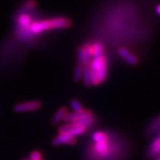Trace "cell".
<instances>
[{
    "label": "cell",
    "mask_w": 160,
    "mask_h": 160,
    "mask_svg": "<svg viewBox=\"0 0 160 160\" xmlns=\"http://www.w3.org/2000/svg\"><path fill=\"white\" fill-rule=\"evenodd\" d=\"M146 158L147 160H154L160 158V131L150 142L148 148L146 150Z\"/></svg>",
    "instance_id": "6da1fadb"
},
{
    "label": "cell",
    "mask_w": 160,
    "mask_h": 160,
    "mask_svg": "<svg viewBox=\"0 0 160 160\" xmlns=\"http://www.w3.org/2000/svg\"><path fill=\"white\" fill-rule=\"evenodd\" d=\"M82 73H83V64L77 63L74 70V75H73V80L76 82H78L82 78Z\"/></svg>",
    "instance_id": "9a60e30c"
},
{
    "label": "cell",
    "mask_w": 160,
    "mask_h": 160,
    "mask_svg": "<svg viewBox=\"0 0 160 160\" xmlns=\"http://www.w3.org/2000/svg\"><path fill=\"white\" fill-rule=\"evenodd\" d=\"M118 53L121 58L124 59L126 62H128L129 64L131 65H137L138 63V59L136 55L132 54V52H130L128 49L124 48V47H121L119 49Z\"/></svg>",
    "instance_id": "9c48e42d"
},
{
    "label": "cell",
    "mask_w": 160,
    "mask_h": 160,
    "mask_svg": "<svg viewBox=\"0 0 160 160\" xmlns=\"http://www.w3.org/2000/svg\"><path fill=\"white\" fill-rule=\"evenodd\" d=\"M104 47L103 45L101 43H95L92 45V54H93V58H97L103 55Z\"/></svg>",
    "instance_id": "5bb4252c"
},
{
    "label": "cell",
    "mask_w": 160,
    "mask_h": 160,
    "mask_svg": "<svg viewBox=\"0 0 160 160\" xmlns=\"http://www.w3.org/2000/svg\"><path fill=\"white\" fill-rule=\"evenodd\" d=\"M42 107V103L40 101L34 100V101H28L25 102H20L14 106L13 110L15 112L20 113V112H34L40 109Z\"/></svg>",
    "instance_id": "3957f363"
},
{
    "label": "cell",
    "mask_w": 160,
    "mask_h": 160,
    "mask_svg": "<svg viewBox=\"0 0 160 160\" xmlns=\"http://www.w3.org/2000/svg\"><path fill=\"white\" fill-rule=\"evenodd\" d=\"M154 160H160V158H155Z\"/></svg>",
    "instance_id": "603a6c76"
},
{
    "label": "cell",
    "mask_w": 160,
    "mask_h": 160,
    "mask_svg": "<svg viewBox=\"0 0 160 160\" xmlns=\"http://www.w3.org/2000/svg\"><path fill=\"white\" fill-rule=\"evenodd\" d=\"M106 139H108L107 134L103 132H101V131H96L92 134V140L94 142H102V141H104Z\"/></svg>",
    "instance_id": "2e32d148"
},
{
    "label": "cell",
    "mask_w": 160,
    "mask_h": 160,
    "mask_svg": "<svg viewBox=\"0 0 160 160\" xmlns=\"http://www.w3.org/2000/svg\"><path fill=\"white\" fill-rule=\"evenodd\" d=\"M21 160H31V159L29 158H22V159H21ZM40 160H44V159H42H42H40Z\"/></svg>",
    "instance_id": "7402d4cb"
},
{
    "label": "cell",
    "mask_w": 160,
    "mask_h": 160,
    "mask_svg": "<svg viewBox=\"0 0 160 160\" xmlns=\"http://www.w3.org/2000/svg\"><path fill=\"white\" fill-rule=\"evenodd\" d=\"M85 130H86V128L85 126L69 123V124L59 127V133H68L71 136L76 137L83 134L85 132Z\"/></svg>",
    "instance_id": "7a4b0ae2"
},
{
    "label": "cell",
    "mask_w": 160,
    "mask_h": 160,
    "mask_svg": "<svg viewBox=\"0 0 160 160\" xmlns=\"http://www.w3.org/2000/svg\"><path fill=\"white\" fill-rule=\"evenodd\" d=\"M17 23L20 25V27L24 28H29L31 23V18L30 16L27 14H21L18 17V20H17Z\"/></svg>",
    "instance_id": "4fadbf2b"
},
{
    "label": "cell",
    "mask_w": 160,
    "mask_h": 160,
    "mask_svg": "<svg viewBox=\"0 0 160 160\" xmlns=\"http://www.w3.org/2000/svg\"><path fill=\"white\" fill-rule=\"evenodd\" d=\"M70 106H71V108L75 112H81V111H83L84 110V108L82 107V105L77 99H72L70 101Z\"/></svg>",
    "instance_id": "e0dca14e"
},
{
    "label": "cell",
    "mask_w": 160,
    "mask_h": 160,
    "mask_svg": "<svg viewBox=\"0 0 160 160\" xmlns=\"http://www.w3.org/2000/svg\"><path fill=\"white\" fill-rule=\"evenodd\" d=\"M77 143V139L75 137L71 136L68 133H59L52 140V145L59 146V145H68V146H74Z\"/></svg>",
    "instance_id": "277c9868"
},
{
    "label": "cell",
    "mask_w": 160,
    "mask_h": 160,
    "mask_svg": "<svg viewBox=\"0 0 160 160\" xmlns=\"http://www.w3.org/2000/svg\"><path fill=\"white\" fill-rule=\"evenodd\" d=\"M68 113V108L66 107H61L58 109L56 112L53 116L51 120V124H58L61 120H63L65 115Z\"/></svg>",
    "instance_id": "30bf717a"
},
{
    "label": "cell",
    "mask_w": 160,
    "mask_h": 160,
    "mask_svg": "<svg viewBox=\"0 0 160 160\" xmlns=\"http://www.w3.org/2000/svg\"><path fill=\"white\" fill-rule=\"evenodd\" d=\"M155 12H156V13L158 16H160V4H158V6L156 7V8H155Z\"/></svg>",
    "instance_id": "44dd1931"
},
{
    "label": "cell",
    "mask_w": 160,
    "mask_h": 160,
    "mask_svg": "<svg viewBox=\"0 0 160 160\" xmlns=\"http://www.w3.org/2000/svg\"><path fill=\"white\" fill-rule=\"evenodd\" d=\"M36 1L35 0H27L25 3H24V7L28 9H32L36 6Z\"/></svg>",
    "instance_id": "ffe728a7"
},
{
    "label": "cell",
    "mask_w": 160,
    "mask_h": 160,
    "mask_svg": "<svg viewBox=\"0 0 160 160\" xmlns=\"http://www.w3.org/2000/svg\"><path fill=\"white\" fill-rule=\"evenodd\" d=\"M93 112L90 111V110H85L83 111H81V112H72V113H68V112L65 116L63 117V120H64L65 122H68V123H72L75 120H77V119L79 118L84 117V116H89V115H92Z\"/></svg>",
    "instance_id": "ba28073f"
},
{
    "label": "cell",
    "mask_w": 160,
    "mask_h": 160,
    "mask_svg": "<svg viewBox=\"0 0 160 160\" xmlns=\"http://www.w3.org/2000/svg\"><path fill=\"white\" fill-rule=\"evenodd\" d=\"M107 73H108V62L104 55H102L99 59V63L98 65V74L101 83L104 82L107 79Z\"/></svg>",
    "instance_id": "8992f818"
},
{
    "label": "cell",
    "mask_w": 160,
    "mask_h": 160,
    "mask_svg": "<svg viewBox=\"0 0 160 160\" xmlns=\"http://www.w3.org/2000/svg\"><path fill=\"white\" fill-rule=\"evenodd\" d=\"M83 52H84V64L83 65H89L92 60V45L85 44L83 47Z\"/></svg>",
    "instance_id": "8fae6325"
},
{
    "label": "cell",
    "mask_w": 160,
    "mask_h": 160,
    "mask_svg": "<svg viewBox=\"0 0 160 160\" xmlns=\"http://www.w3.org/2000/svg\"><path fill=\"white\" fill-rule=\"evenodd\" d=\"M77 63L84 64V52L82 47H78L77 51Z\"/></svg>",
    "instance_id": "ac0fdd59"
},
{
    "label": "cell",
    "mask_w": 160,
    "mask_h": 160,
    "mask_svg": "<svg viewBox=\"0 0 160 160\" xmlns=\"http://www.w3.org/2000/svg\"><path fill=\"white\" fill-rule=\"evenodd\" d=\"M94 143H95L93 146L94 152H95V154H97L98 156L101 157L102 158L109 156L110 146L108 138L104 141H102V142H94Z\"/></svg>",
    "instance_id": "5b68a950"
},
{
    "label": "cell",
    "mask_w": 160,
    "mask_h": 160,
    "mask_svg": "<svg viewBox=\"0 0 160 160\" xmlns=\"http://www.w3.org/2000/svg\"><path fill=\"white\" fill-rule=\"evenodd\" d=\"M29 158L31 160H40L42 159V153L38 150H33L29 154Z\"/></svg>",
    "instance_id": "d6986e66"
},
{
    "label": "cell",
    "mask_w": 160,
    "mask_h": 160,
    "mask_svg": "<svg viewBox=\"0 0 160 160\" xmlns=\"http://www.w3.org/2000/svg\"><path fill=\"white\" fill-rule=\"evenodd\" d=\"M160 131V114L153 119L149 123L146 128V136H153L155 133Z\"/></svg>",
    "instance_id": "52a82bcc"
},
{
    "label": "cell",
    "mask_w": 160,
    "mask_h": 160,
    "mask_svg": "<svg viewBox=\"0 0 160 160\" xmlns=\"http://www.w3.org/2000/svg\"><path fill=\"white\" fill-rule=\"evenodd\" d=\"M82 78H83L84 84L86 87H89L90 85H92L91 74H90V69H89V65H83Z\"/></svg>",
    "instance_id": "7c38bea8"
}]
</instances>
